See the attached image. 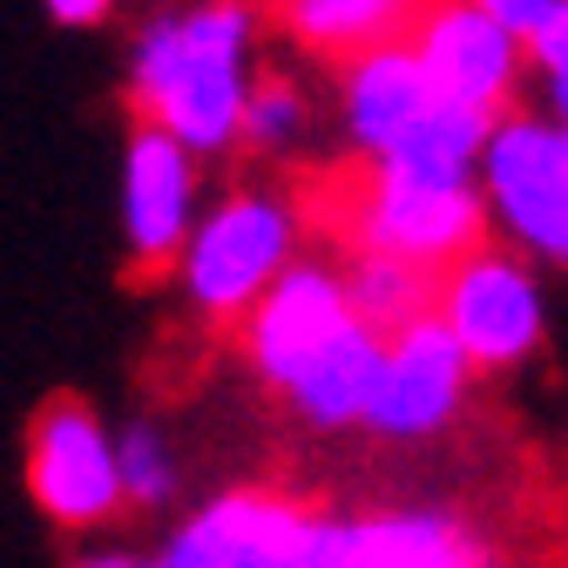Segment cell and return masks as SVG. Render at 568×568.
Listing matches in <instances>:
<instances>
[{
	"label": "cell",
	"instance_id": "obj_1",
	"mask_svg": "<svg viewBox=\"0 0 568 568\" xmlns=\"http://www.w3.org/2000/svg\"><path fill=\"white\" fill-rule=\"evenodd\" d=\"M251 8H176L150 14L129 54V89L150 109V129H163L176 150L217 156L237 150V122L251 95Z\"/></svg>",
	"mask_w": 568,
	"mask_h": 568
},
{
	"label": "cell",
	"instance_id": "obj_2",
	"mask_svg": "<svg viewBox=\"0 0 568 568\" xmlns=\"http://www.w3.org/2000/svg\"><path fill=\"white\" fill-rule=\"evenodd\" d=\"M338 237L352 244V257H399L447 277L460 257H474L487 244V203L474 176L454 170H426L406 156L386 163H359L352 183L332 196Z\"/></svg>",
	"mask_w": 568,
	"mask_h": 568
},
{
	"label": "cell",
	"instance_id": "obj_3",
	"mask_svg": "<svg viewBox=\"0 0 568 568\" xmlns=\"http://www.w3.org/2000/svg\"><path fill=\"white\" fill-rule=\"evenodd\" d=\"M292 251H298V210L277 190H231L176 257L183 298L217 325L251 318V305L292 271Z\"/></svg>",
	"mask_w": 568,
	"mask_h": 568
},
{
	"label": "cell",
	"instance_id": "obj_4",
	"mask_svg": "<svg viewBox=\"0 0 568 568\" xmlns=\"http://www.w3.org/2000/svg\"><path fill=\"white\" fill-rule=\"evenodd\" d=\"M480 203L521 251L568 264V135L548 115H501L480 150Z\"/></svg>",
	"mask_w": 568,
	"mask_h": 568
},
{
	"label": "cell",
	"instance_id": "obj_5",
	"mask_svg": "<svg viewBox=\"0 0 568 568\" xmlns=\"http://www.w3.org/2000/svg\"><path fill=\"white\" fill-rule=\"evenodd\" d=\"M434 318L460 345L467 373H521L541 352V284L515 251L480 244L440 277Z\"/></svg>",
	"mask_w": 568,
	"mask_h": 568
},
{
	"label": "cell",
	"instance_id": "obj_6",
	"mask_svg": "<svg viewBox=\"0 0 568 568\" xmlns=\"http://www.w3.org/2000/svg\"><path fill=\"white\" fill-rule=\"evenodd\" d=\"M406 48L419 61L434 102H454L467 115L501 122L515 115V89H521V48L487 21V8L447 0V8H413Z\"/></svg>",
	"mask_w": 568,
	"mask_h": 568
},
{
	"label": "cell",
	"instance_id": "obj_7",
	"mask_svg": "<svg viewBox=\"0 0 568 568\" xmlns=\"http://www.w3.org/2000/svg\"><path fill=\"white\" fill-rule=\"evenodd\" d=\"M345 332H352L345 277L318 257H292V271H284L244 318V359L264 386L292 393Z\"/></svg>",
	"mask_w": 568,
	"mask_h": 568
},
{
	"label": "cell",
	"instance_id": "obj_8",
	"mask_svg": "<svg viewBox=\"0 0 568 568\" xmlns=\"http://www.w3.org/2000/svg\"><path fill=\"white\" fill-rule=\"evenodd\" d=\"M305 568H501L487 535L447 508H373V515H318Z\"/></svg>",
	"mask_w": 568,
	"mask_h": 568
},
{
	"label": "cell",
	"instance_id": "obj_9",
	"mask_svg": "<svg viewBox=\"0 0 568 568\" xmlns=\"http://www.w3.org/2000/svg\"><path fill=\"white\" fill-rule=\"evenodd\" d=\"M460 406H467V359L447 338V325L426 318L379 345V373L359 426L379 440H434L440 426L460 419Z\"/></svg>",
	"mask_w": 568,
	"mask_h": 568
},
{
	"label": "cell",
	"instance_id": "obj_10",
	"mask_svg": "<svg viewBox=\"0 0 568 568\" xmlns=\"http://www.w3.org/2000/svg\"><path fill=\"white\" fill-rule=\"evenodd\" d=\"M28 487L61 528H95L122 508V474H115V440L102 419L75 399H54L34 434H28Z\"/></svg>",
	"mask_w": 568,
	"mask_h": 568
},
{
	"label": "cell",
	"instance_id": "obj_11",
	"mask_svg": "<svg viewBox=\"0 0 568 568\" xmlns=\"http://www.w3.org/2000/svg\"><path fill=\"white\" fill-rule=\"evenodd\" d=\"M318 515L284 501V494H217L210 508H196L190 528L163 548V568H305Z\"/></svg>",
	"mask_w": 568,
	"mask_h": 568
},
{
	"label": "cell",
	"instance_id": "obj_12",
	"mask_svg": "<svg viewBox=\"0 0 568 568\" xmlns=\"http://www.w3.org/2000/svg\"><path fill=\"white\" fill-rule=\"evenodd\" d=\"M190 210H196V156L176 150L163 129H135L122 156V231L135 264H176L190 244Z\"/></svg>",
	"mask_w": 568,
	"mask_h": 568
},
{
	"label": "cell",
	"instance_id": "obj_13",
	"mask_svg": "<svg viewBox=\"0 0 568 568\" xmlns=\"http://www.w3.org/2000/svg\"><path fill=\"white\" fill-rule=\"evenodd\" d=\"M434 109V89H426L419 61L406 41L373 48L366 61L338 68V115H345V142L366 163H386L399 142L419 129V115Z\"/></svg>",
	"mask_w": 568,
	"mask_h": 568
},
{
	"label": "cell",
	"instance_id": "obj_14",
	"mask_svg": "<svg viewBox=\"0 0 568 568\" xmlns=\"http://www.w3.org/2000/svg\"><path fill=\"white\" fill-rule=\"evenodd\" d=\"M271 21L284 28V41H292L298 54L352 68V61H366L373 48L406 41L413 8H406V0H292V8H277Z\"/></svg>",
	"mask_w": 568,
	"mask_h": 568
},
{
	"label": "cell",
	"instance_id": "obj_15",
	"mask_svg": "<svg viewBox=\"0 0 568 568\" xmlns=\"http://www.w3.org/2000/svg\"><path fill=\"white\" fill-rule=\"evenodd\" d=\"M373 373H379V338H373L359 318H352V332H345V338H338L284 399H292V413H298L305 426H318V434H345V426L366 419Z\"/></svg>",
	"mask_w": 568,
	"mask_h": 568
},
{
	"label": "cell",
	"instance_id": "obj_16",
	"mask_svg": "<svg viewBox=\"0 0 568 568\" xmlns=\"http://www.w3.org/2000/svg\"><path fill=\"white\" fill-rule=\"evenodd\" d=\"M338 277H345L352 318H359L379 345L413 332V325H426L434 305H440V277L419 271V264H399V257H352Z\"/></svg>",
	"mask_w": 568,
	"mask_h": 568
},
{
	"label": "cell",
	"instance_id": "obj_17",
	"mask_svg": "<svg viewBox=\"0 0 568 568\" xmlns=\"http://www.w3.org/2000/svg\"><path fill=\"white\" fill-rule=\"evenodd\" d=\"M237 142H251L257 156L305 150V142H312V95H305V82L298 75H251Z\"/></svg>",
	"mask_w": 568,
	"mask_h": 568
},
{
	"label": "cell",
	"instance_id": "obj_18",
	"mask_svg": "<svg viewBox=\"0 0 568 568\" xmlns=\"http://www.w3.org/2000/svg\"><path fill=\"white\" fill-rule=\"evenodd\" d=\"M115 474H122V501H142V508H163L176 494V460L156 426H129L115 440Z\"/></svg>",
	"mask_w": 568,
	"mask_h": 568
},
{
	"label": "cell",
	"instance_id": "obj_19",
	"mask_svg": "<svg viewBox=\"0 0 568 568\" xmlns=\"http://www.w3.org/2000/svg\"><path fill=\"white\" fill-rule=\"evenodd\" d=\"M480 8H487V21L501 28L515 48H535L561 21V0H480Z\"/></svg>",
	"mask_w": 568,
	"mask_h": 568
},
{
	"label": "cell",
	"instance_id": "obj_20",
	"mask_svg": "<svg viewBox=\"0 0 568 568\" xmlns=\"http://www.w3.org/2000/svg\"><path fill=\"white\" fill-rule=\"evenodd\" d=\"M528 61L541 68V82H555V75H568V0H561V21L528 48Z\"/></svg>",
	"mask_w": 568,
	"mask_h": 568
},
{
	"label": "cell",
	"instance_id": "obj_21",
	"mask_svg": "<svg viewBox=\"0 0 568 568\" xmlns=\"http://www.w3.org/2000/svg\"><path fill=\"white\" fill-rule=\"evenodd\" d=\"M48 21H61V28H102V21H109V8H102V0H54Z\"/></svg>",
	"mask_w": 568,
	"mask_h": 568
},
{
	"label": "cell",
	"instance_id": "obj_22",
	"mask_svg": "<svg viewBox=\"0 0 568 568\" xmlns=\"http://www.w3.org/2000/svg\"><path fill=\"white\" fill-rule=\"evenodd\" d=\"M82 568H163V561H142V555H95V561H82Z\"/></svg>",
	"mask_w": 568,
	"mask_h": 568
},
{
	"label": "cell",
	"instance_id": "obj_23",
	"mask_svg": "<svg viewBox=\"0 0 568 568\" xmlns=\"http://www.w3.org/2000/svg\"><path fill=\"white\" fill-rule=\"evenodd\" d=\"M561 135H568V129H561Z\"/></svg>",
	"mask_w": 568,
	"mask_h": 568
}]
</instances>
